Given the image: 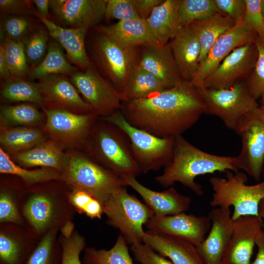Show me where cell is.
<instances>
[{"label": "cell", "mask_w": 264, "mask_h": 264, "mask_svg": "<svg viewBox=\"0 0 264 264\" xmlns=\"http://www.w3.org/2000/svg\"><path fill=\"white\" fill-rule=\"evenodd\" d=\"M198 90L206 107L205 114L219 117L233 131L245 116L259 107L242 81L227 88Z\"/></svg>", "instance_id": "9"}, {"label": "cell", "mask_w": 264, "mask_h": 264, "mask_svg": "<svg viewBox=\"0 0 264 264\" xmlns=\"http://www.w3.org/2000/svg\"><path fill=\"white\" fill-rule=\"evenodd\" d=\"M259 110L262 116V118L264 122V104L262 105V106L259 107Z\"/></svg>", "instance_id": "56"}, {"label": "cell", "mask_w": 264, "mask_h": 264, "mask_svg": "<svg viewBox=\"0 0 264 264\" xmlns=\"http://www.w3.org/2000/svg\"><path fill=\"white\" fill-rule=\"evenodd\" d=\"M92 48L96 65L121 94L130 73L138 65L139 47L126 45L98 32Z\"/></svg>", "instance_id": "8"}, {"label": "cell", "mask_w": 264, "mask_h": 264, "mask_svg": "<svg viewBox=\"0 0 264 264\" xmlns=\"http://www.w3.org/2000/svg\"><path fill=\"white\" fill-rule=\"evenodd\" d=\"M0 75L2 79L6 81L12 78L3 52L1 47H0Z\"/></svg>", "instance_id": "53"}, {"label": "cell", "mask_w": 264, "mask_h": 264, "mask_svg": "<svg viewBox=\"0 0 264 264\" xmlns=\"http://www.w3.org/2000/svg\"><path fill=\"white\" fill-rule=\"evenodd\" d=\"M55 201L50 197L41 194L31 196L26 201L23 212L35 230L41 233L54 221L57 215Z\"/></svg>", "instance_id": "30"}, {"label": "cell", "mask_w": 264, "mask_h": 264, "mask_svg": "<svg viewBox=\"0 0 264 264\" xmlns=\"http://www.w3.org/2000/svg\"><path fill=\"white\" fill-rule=\"evenodd\" d=\"M1 96L10 102H28L39 105L45 104L38 84L23 78L12 77L3 87Z\"/></svg>", "instance_id": "34"}, {"label": "cell", "mask_w": 264, "mask_h": 264, "mask_svg": "<svg viewBox=\"0 0 264 264\" xmlns=\"http://www.w3.org/2000/svg\"><path fill=\"white\" fill-rule=\"evenodd\" d=\"M48 34L43 29L31 34L23 42L28 64L38 65L45 57L48 50Z\"/></svg>", "instance_id": "41"}, {"label": "cell", "mask_w": 264, "mask_h": 264, "mask_svg": "<svg viewBox=\"0 0 264 264\" xmlns=\"http://www.w3.org/2000/svg\"><path fill=\"white\" fill-rule=\"evenodd\" d=\"M234 131L242 141L241 152L236 156L237 168L259 181L264 165V122L259 107L245 116Z\"/></svg>", "instance_id": "10"}, {"label": "cell", "mask_w": 264, "mask_h": 264, "mask_svg": "<svg viewBox=\"0 0 264 264\" xmlns=\"http://www.w3.org/2000/svg\"><path fill=\"white\" fill-rule=\"evenodd\" d=\"M125 239L120 234L114 245L110 249L85 248L83 261L84 264H133Z\"/></svg>", "instance_id": "33"}, {"label": "cell", "mask_w": 264, "mask_h": 264, "mask_svg": "<svg viewBox=\"0 0 264 264\" xmlns=\"http://www.w3.org/2000/svg\"><path fill=\"white\" fill-rule=\"evenodd\" d=\"M255 40L254 32L243 19L237 21L214 43L206 58L199 64L189 83L196 88H203L205 78L227 55L236 48Z\"/></svg>", "instance_id": "12"}, {"label": "cell", "mask_w": 264, "mask_h": 264, "mask_svg": "<svg viewBox=\"0 0 264 264\" xmlns=\"http://www.w3.org/2000/svg\"><path fill=\"white\" fill-rule=\"evenodd\" d=\"M103 208L108 223L119 230L127 244L142 242L143 225L154 215L145 203L130 194L126 187L112 194Z\"/></svg>", "instance_id": "7"}, {"label": "cell", "mask_w": 264, "mask_h": 264, "mask_svg": "<svg viewBox=\"0 0 264 264\" xmlns=\"http://www.w3.org/2000/svg\"><path fill=\"white\" fill-rule=\"evenodd\" d=\"M0 172L19 176L28 183H35L58 178L60 172L49 168L28 170L18 166L13 162L8 154L0 149Z\"/></svg>", "instance_id": "35"}, {"label": "cell", "mask_w": 264, "mask_h": 264, "mask_svg": "<svg viewBox=\"0 0 264 264\" xmlns=\"http://www.w3.org/2000/svg\"><path fill=\"white\" fill-rule=\"evenodd\" d=\"M13 155V159L21 166L49 168L62 173L68 162V154L63 151L60 144L51 140Z\"/></svg>", "instance_id": "26"}, {"label": "cell", "mask_w": 264, "mask_h": 264, "mask_svg": "<svg viewBox=\"0 0 264 264\" xmlns=\"http://www.w3.org/2000/svg\"><path fill=\"white\" fill-rule=\"evenodd\" d=\"M120 110L137 128L159 137H176L205 114L206 107L198 89L183 81L146 98L122 102Z\"/></svg>", "instance_id": "1"}, {"label": "cell", "mask_w": 264, "mask_h": 264, "mask_svg": "<svg viewBox=\"0 0 264 264\" xmlns=\"http://www.w3.org/2000/svg\"><path fill=\"white\" fill-rule=\"evenodd\" d=\"M108 0H51L56 18L68 28L96 26L105 16Z\"/></svg>", "instance_id": "18"}, {"label": "cell", "mask_w": 264, "mask_h": 264, "mask_svg": "<svg viewBox=\"0 0 264 264\" xmlns=\"http://www.w3.org/2000/svg\"><path fill=\"white\" fill-rule=\"evenodd\" d=\"M28 0H0V9L2 14L19 13L27 11L30 8Z\"/></svg>", "instance_id": "50"}, {"label": "cell", "mask_w": 264, "mask_h": 264, "mask_svg": "<svg viewBox=\"0 0 264 264\" xmlns=\"http://www.w3.org/2000/svg\"><path fill=\"white\" fill-rule=\"evenodd\" d=\"M142 242L173 264H204L196 246L183 239L147 230Z\"/></svg>", "instance_id": "22"}, {"label": "cell", "mask_w": 264, "mask_h": 264, "mask_svg": "<svg viewBox=\"0 0 264 264\" xmlns=\"http://www.w3.org/2000/svg\"><path fill=\"white\" fill-rule=\"evenodd\" d=\"M62 176L74 189L87 192L102 205L112 194L127 186L122 178L80 154H68Z\"/></svg>", "instance_id": "6"}, {"label": "cell", "mask_w": 264, "mask_h": 264, "mask_svg": "<svg viewBox=\"0 0 264 264\" xmlns=\"http://www.w3.org/2000/svg\"><path fill=\"white\" fill-rule=\"evenodd\" d=\"M33 14L44 23L50 36L65 50L70 62L84 71L86 70L91 62L85 45L88 29L62 27L42 17L38 12H34Z\"/></svg>", "instance_id": "24"}, {"label": "cell", "mask_w": 264, "mask_h": 264, "mask_svg": "<svg viewBox=\"0 0 264 264\" xmlns=\"http://www.w3.org/2000/svg\"><path fill=\"white\" fill-rule=\"evenodd\" d=\"M124 180L127 186L131 187L141 197L144 203L155 216H170L183 213L189 209L191 204V198L180 194L173 187L158 192L144 186L136 177H128Z\"/></svg>", "instance_id": "20"}, {"label": "cell", "mask_w": 264, "mask_h": 264, "mask_svg": "<svg viewBox=\"0 0 264 264\" xmlns=\"http://www.w3.org/2000/svg\"><path fill=\"white\" fill-rule=\"evenodd\" d=\"M45 130L54 137L66 144L84 143L88 140L97 115L79 114L57 108L45 110Z\"/></svg>", "instance_id": "14"}, {"label": "cell", "mask_w": 264, "mask_h": 264, "mask_svg": "<svg viewBox=\"0 0 264 264\" xmlns=\"http://www.w3.org/2000/svg\"><path fill=\"white\" fill-rule=\"evenodd\" d=\"M39 80L38 84L45 103L79 114L94 113L90 106L64 75H51Z\"/></svg>", "instance_id": "19"}, {"label": "cell", "mask_w": 264, "mask_h": 264, "mask_svg": "<svg viewBox=\"0 0 264 264\" xmlns=\"http://www.w3.org/2000/svg\"><path fill=\"white\" fill-rule=\"evenodd\" d=\"M180 0H166L156 6L146 20L153 35L162 45L168 43L180 27Z\"/></svg>", "instance_id": "27"}, {"label": "cell", "mask_w": 264, "mask_h": 264, "mask_svg": "<svg viewBox=\"0 0 264 264\" xmlns=\"http://www.w3.org/2000/svg\"><path fill=\"white\" fill-rule=\"evenodd\" d=\"M0 114L5 122L22 125H37L43 118L42 113L29 104L2 106Z\"/></svg>", "instance_id": "38"}, {"label": "cell", "mask_w": 264, "mask_h": 264, "mask_svg": "<svg viewBox=\"0 0 264 264\" xmlns=\"http://www.w3.org/2000/svg\"><path fill=\"white\" fill-rule=\"evenodd\" d=\"M36 6L38 13L44 18L49 17V7L50 0H34L32 1Z\"/></svg>", "instance_id": "54"}, {"label": "cell", "mask_w": 264, "mask_h": 264, "mask_svg": "<svg viewBox=\"0 0 264 264\" xmlns=\"http://www.w3.org/2000/svg\"><path fill=\"white\" fill-rule=\"evenodd\" d=\"M257 56L254 69L246 84L249 92L264 104V40L258 37L254 41Z\"/></svg>", "instance_id": "40"}, {"label": "cell", "mask_w": 264, "mask_h": 264, "mask_svg": "<svg viewBox=\"0 0 264 264\" xmlns=\"http://www.w3.org/2000/svg\"><path fill=\"white\" fill-rule=\"evenodd\" d=\"M31 27V22L28 19L22 16H13L4 20L2 30L6 38L15 41H21L30 31Z\"/></svg>", "instance_id": "46"}, {"label": "cell", "mask_w": 264, "mask_h": 264, "mask_svg": "<svg viewBox=\"0 0 264 264\" xmlns=\"http://www.w3.org/2000/svg\"><path fill=\"white\" fill-rule=\"evenodd\" d=\"M40 130L29 127H17L1 131L0 143L2 149L13 154L34 148L45 141Z\"/></svg>", "instance_id": "32"}, {"label": "cell", "mask_w": 264, "mask_h": 264, "mask_svg": "<svg viewBox=\"0 0 264 264\" xmlns=\"http://www.w3.org/2000/svg\"><path fill=\"white\" fill-rule=\"evenodd\" d=\"M254 41L233 50L204 79L203 88H229L242 79L254 68Z\"/></svg>", "instance_id": "15"}, {"label": "cell", "mask_w": 264, "mask_h": 264, "mask_svg": "<svg viewBox=\"0 0 264 264\" xmlns=\"http://www.w3.org/2000/svg\"><path fill=\"white\" fill-rule=\"evenodd\" d=\"M63 49L57 42H50L43 61L29 71L30 77L40 79L49 75L71 74L75 72L77 68L66 60Z\"/></svg>", "instance_id": "31"}, {"label": "cell", "mask_w": 264, "mask_h": 264, "mask_svg": "<svg viewBox=\"0 0 264 264\" xmlns=\"http://www.w3.org/2000/svg\"><path fill=\"white\" fill-rule=\"evenodd\" d=\"M0 221L18 223L21 221L17 207L11 195L5 191L0 195Z\"/></svg>", "instance_id": "48"}, {"label": "cell", "mask_w": 264, "mask_h": 264, "mask_svg": "<svg viewBox=\"0 0 264 264\" xmlns=\"http://www.w3.org/2000/svg\"><path fill=\"white\" fill-rule=\"evenodd\" d=\"M12 77L23 78L29 70L23 42L5 37L0 44Z\"/></svg>", "instance_id": "36"}, {"label": "cell", "mask_w": 264, "mask_h": 264, "mask_svg": "<svg viewBox=\"0 0 264 264\" xmlns=\"http://www.w3.org/2000/svg\"><path fill=\"white\" fill-rule=\"evenodd\" d=\"M219 11L228 16L236 23L242 19L245 9V0H214Z\"/></svg>", "instance_id": "49"}, {"label": "cell", "mask_w": 264, "mask_h": 264, "mask_svg": "<svg viewBox=\"0 0 264 264\" xmlns=\"http://www.w3.org/2000/svg\"><path fill=\"white\" fill-rule=\"evenodd\" d=\"M85 245L84 238L76 232L64 236L61 264H81L79 256Z\"/></svg>", "instance_id": "43"}, {"label": "cell", "mask_w": 264, "mask_h": 264, "mask_svg": "<svg viewBox=\"0 0 264 264\" xmlns=\"http://www.w3.org/2000/svg\"><path fill=\"white\" fill-rule=\"evenodd\" d=\"M256 245L258 247V252L255 260L250 264H264V230L257 240Z\"/></svg>", "instance_id": "52"}, {"label": "cell", "mask_w": 264, "mask_h": 264, "mask_svg": "<svg viewBox=\"0 0 264 264\" xmlns=\"http://www.w3.org/2000/svg\"><path fill=\"white\" fill-rule=\"evenodd\" d=\"M131 246L134 260L140 264H173L143 242Z\"/></svg>", "instance_id": "47"}, {"label": "cell", "mask_w": 264, "mask_h": 264, "mask_svg": "<svg viewBox=\"0 0 264 264\" xmlns=\"http://www.w3.org/2000/svg\"><path fill=\"white\" fill-rule=\"evenodd\" d=\"M235 23L228 16L218 13L205 20L195 21L188 25L195 31L200 44L199 64L206 58L216 41Z\"/></svg>", "instance_id": "28"}, {"label": "cell", "mask_w": 264, "mask_h": 264, "mask_svg": "<svg viewBox=\"0 0 264 264\" xmlns=\"http://www.w3.org/2000/svg\"><path fill=\"white\" fill-rule=\"evenodd\" d=\"M211 226L206 238L197 247L204 264H221L234 225L230 208L215 207L209 213Z\"/></svg>", "instance_id": "17"}, {"label": "cell", "mask_w": 264, "mask_h": 264, "mask_svg": "<svg viewBox=\"0 0 264 264\" xmlns=\"http://www.w3.org/2000/svg\"><path fill=\"white\" fill-rule=\"evenodd\" d=\"M95 28L98 32L127 46L139 47L161 44L153 35L146 20L141 18L118 21L109 25H100Z\"/></svg>", "instance_id": "25"}, {"label": "cell", "mask_w": 264, "mask_h": 264, "mask_svg": "<svg viewBox=\"0 0 264 264\" xmlns=\"http://www.w3.org/2000/svg\"><path fill=\"white\" fill-rule=\"evenodd\" d=\"M163 1V0H133L140 18L144 20H146L154 9Z\"/></svg>", "instance_id": "51"}, {"label": "cell", "mask_w": 264, "mask_h": 264, "mask_svg": "<svg viewBox=\"0 0 264 264\" xmlns=\"http://www.w3.org/2000/svg\"><path fill=\"white\" fill-rule=\"evenodd\" d=\"M258 214L260 218L264 219V198L262 199L259 203Z\"/></svg>", "instance_id": "55"}, {"label": "cell", "mask_w": 264, "mask_h": 264, "mask_svg": "<svg viewBox=\"0 0 264 264\" xmlns=\"http://www.w3.org/2000/svg\"><path fill=\"white\" fill-rule=\"evenodd\" d=\"M103 120L104 123L94 125L91 129L88 138L89 151L100 165L123 179L136 177L141 173L127 135L115 125Z\"/></svg>", "instance_id": "3"}, {"label": "cell", "mask_w": 264, "mask_h": 264, "mask_svg": "<svg viewBox=\"0 0 264 264\" xmlns=\"http://www.w3.org/2000/svg\"><path fill=\"white\" fill-rule=\"evenodd\" d=\"M239 171L236 157L205 152L196 147L182 135L175 137L173 157L163 172L154 178L166 188L179 182L198 196H202V186L195 181L196 177L216 172Z\"/></svg>", "instance_id": "2"}, {"label": "cell", "mask_w": 264, "mask_h": 264, "mask_svg": "<svg viewBox=\"0 0 264 264\" xmlns=\"http://www.w3.org/2000/svg\"><path fill=\"white\" fill-rule=\"evenodd\" d=\"M218 13L220 12L217 8L214 0H180V27L188 25L195 21L205 20Z\"/></svg>", "instance_id": "37"}, {"label": "cell", "mask_w": 264, "mask_h": 264, "mask_svg": "<svg viewBox=\"0 0 264 264\" xmlns=\"http://www.w3.org/2000/svg\"><path fill=\"white\" fill-rule=\"evenodd\" d=\"M169 43L182 80L189 82L199 65L201 46L197 35L190 26H180Z\"/></svg>", "instance_id": "23"}, {"label": "cell", "mask_w": 264, "mask_h": 264, "mask_svg": "<svg viewBox=\"0 0 264 264\" xmlns=\"http://www.w3.org/2000/svg\"><path fill=\"white\" fill-rule=\"evenodd\" d=\"M105 17L119 21L140 18L133 0H108Z\"/></svg>", "instance_id": "44"}, {"label": "cell", "mask_w": 264, "mask_h": 264, "mask_svg": "<svg viewBox=\"0 0 264 264\" xmlns=\"http://www.w3.org/2000/svg\"><path fill=\"white\" fill-rule=\"evenodd\" d=\"M55 230L49 231L31 252L24 264H59L62 251L60 253L55 248Z\"/></svg>", "instance_id": "39"}, {"label": "cell", "mask_w": 264, "mask_h": 264, "mask_svg": "<svg viewBox=\"0 0 264 264\" xmlns=\"http://www.w3.org/2000/svg\"><path fill=\"white\" fill-rule=\"evenodd\" d=\"M262 0H245L243 20L259 37L264 40V18L261 8Z\"/></svg>", "instance_id": "45"}, {"label": "cell", "mask_w": 264, "mask_h": 264, "mask_svg": "<svg viewBox=\"0 0 264 264\" xmlns=\"http://www.w3.org/2000/svg\"><path fill=\"white\" fill-rule=\"evenodd\" d=\"M138 65L158 78L167 88L183 81L169 43L143 46Z\"/></svg>", "instance_id": "21"}, {"label": "cell", "mask_w": 264, "mask_h": 264, "mask_svg": "<svg viewBox=\"0 0 264 264\" xmlns=\"http://www.w3.org/2000/svg\"><path fill=\"white\" fill-rule=\"evenodd\" d=\"M70 80L97 116L104 117L121 109V94L100 75L91 61L86 70L71 74Z\"/></svg>", "instance_id": "11"}, {"label": "cell", "mask_w": 264, "mask_h": 264, "mask_svg": "<svg viewBox=\"0 0 264 264\" xmlns=\"http://www.w3.org/2000/svg\"><path fill=\"white\" fill-rule=\"evenodd\" d=\"M261 8L263 13V15L264 18V0H261Z\"/></svg>", "instance_id": "57"}, {"label": "cell", "mask_w": 264, "mask_h": 264, "mask_svg": "<svg viewBox=\"0 0 264 264\" xmlns=\"http://www.w3.org/2000/svg\"><path fill=\"white\" fill-rule=\"evenodd\" d=\"M259 216H244L234 221L233 230L221 264H250L253 249L263 231Z\"/></svg>", "instance_id": "16"}, {"label": "cell", "mask_w": 264, "mask_h": 264, "mask_svg": "<svg viewBox=\"0 0 264 264\" xmlns=\"http://www.w3.org/2000/svg\"><path fill=\"white\" fill-rule=\"evenodd\" d=\"M225 178L212 176L209 182L214 191L210 205L214 207L233 206L234 221L244 216H259V205L264 198V181L247 185V175L240 171H227Z\"/></svg>", "instance_id": "4"}, {"label": "cell", "mask_w": 264, "mask_h": 264, "mask_svg": "<svg viewBox=\"0 0 264 264\" xmlns=\"http://www.w3.org/2000/svg\"><path fill=\"white\" fill-rule=\"evenodd\" d=\"M102 119L115 125L126 133L141 173L158 171L171 160L175 137H159L132 126L120 110Z\"/></svg>", "instance_id": "5"}, {"label": "cell", "mask_w": 264, "mask_h": 264, "mask_svg": "<svg viewBox=\"0 0 264 264\" xmlns=\"http://www.w3.org/2000/svg\"><path fill=\"white\" fill-rule=\"evenodd\" d=\"M167 89L155 76L137 65L131 71L124 91L122 102H130L146 98Z\"/></svg>", "instance_id": "29"}, {"label": "cell", "mask_w": 264, "mask_h": 264, "mask_svg": "<svg viewBox=\"0 0 264 264\" xmlns=\"http://www.w3.org/2000/svg\"><path fill=\"white\" fill-rule=\"evenodd\" d=\"M147 230L185 240L197 247L210 230L209 217L184 212L165 216H153L145 224Z\"/></svg>", "instance_id": "13"}, {"label": "cell", "mask_w": 264, "mask_h": 264, "mask_svg": "<svg viewBox=\"0 0 264 264\" xmlns=\"http://www.w3.org/2000/svg\"><path fill=\"white\" fill-rule=\"evenodd\" d=\"M72 204L81 212L91 219H101L103 208L102 204L89 194L74 189L70 196Z\"/></svg>", "instance_id": "42"}]
</instances>
